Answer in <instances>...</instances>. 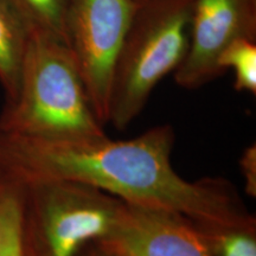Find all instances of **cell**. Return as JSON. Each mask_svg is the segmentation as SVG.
<instances>
[{
    "mask_svg": "<svg viewBox=\"0 0 256 256\" xmlns=\"http://www.w3.org/2000/svg\"><path fill=\"white\" fill-rule=\"evenodd\" d=\"M174 130L152 127L130 140L25 136L0 128V176L19 184L70 180L136 206L183 214L208 226L256 228L238 188L223 178L190 182L171 164Z\"/></svg>",
    "mask_w": 256,
    "mask_h": 256,
    "instance_id": "cell-1",
    "label": "cell"
},
{
    "mask_svg": "<svg viewBox=\"0 0 256 256\" xmlns=\"http://www.w3.org/2000/svg\"><path fill=\"white\" fill-rule=\"evenodd\" d=\"M95 242L113 256H216L200 223L177 211L126 202L112 232Z\"/></svg>",
    "mask_w": 256,
    "mask_h": 256,
    "instance_id": "cell-6",
    "label": "cell"
},
{
    "mask_svg": "<svg viewBox=\"0 0 256 256\" xmlns=\"http://www.w3.org/2000/svg\"><path fill=\"white\" fill-rule=\"evenodd\" d=\"M22 185L25 256H76L116 224L124 202L90 185L40 180Z\"/></svg>",
    "mask_w": 256,
    "mask_h": 256,
    "instance_id": "cell-4",
    "label": "cell"
},
{
    "mask_svg": "<svg viewBox=\"0 0 256 256\" xmlns=\"http://www.w3.org/2000/svg\"><path fill=\"white\" fill-rule=\"evenodd\" d=\"M32 28L11 0H0V82L6 102L18 94Z\"/></svg>",
    "mask_w": 256,
    "mask_h": 256,
    "instance_id": "cell-8",
    "label": "cell"
},
{
    "mask_svg": "<svg viewBox=\"0 0 256 256\" xmlns=\"http://www.w3.org/2000/svg\"><path fill=\"white\" fill-rule=\"evenodd\" d=\"M134 0H72L66 18L68 46L102 124L108 107L114 66L132 23Z\"/></svg>",
    "mask_w": 256,
    "mask_h": 256,
    "instance_id": "cell-5",
    "label": "cell"
},
{
    "mask_svg": "<svg viewBox=\"0 0 256 256\" xmlns=\"http://www.w3.org/2000/svg\"><path fill=\"white\" fill-rule=\"evenodd\" d=\"M32 32L56 38L68 46L66 18L72 0H11Z\"/></svg>",
    "mask_w": 256,
    "mask_h": 256,
    "instance_id": "cell-10",
    "label": "cell"
},
{
    "mask_svg": "<svg viewBox=\"0 0 256 256\" xmlns=\"http://www.w3.org/2000/svg\"><path fill=\"white\" fill-rule=\"evenodd\" d=\"M0 256H25L22 238V185L2 176Z\"/></svg>",
    "mask_w": 256,
    "mask_h": 256,
    "instance_id": "cell-9",
    "label": "cell"
},
{
    "mask_svg": "<svg viewBox=\"0 0 256 256\" xmlns=\"http://www.w3.org/2000/svg\"><path fill=\"white\" fill-rule=\"evenodd\" d=\"M240 166L246 180V191L249 196H256V146L252 145L243 152Z\"/></svg>",
    "mask_w": 256,
    "mask_h": 256,
    "instance_id": "cell-13",
    "label": "cell"
},
{
    "mask_svg": "<svg viewBox=\"0 0 256 256\" xmlns=\"http://www.w3.org/2000/svg\"><path fill=\"white\" fill-rule=\"evenodd\" d=\"M220 72H235V89L256 94V40H238L223 51L218 60Z\"/></svg>",
    "mask_w": 256,
    "mask_h": 256,
    "instance_id": "cell-11",
    "label": "cell"
},
{
    "mask_svg": "<svg viewBox=\"0 0 256 256\" xmlns=\"http://www.w3.org/2000/svg\"><path fill=\"white\" fill-rule=\"evenodd\" d=\"M0 128L25 136L90 138L104 136L70 48L32 32L18 94L6 102Z\"/></svg>",
    "mask_w": 256,
    "mask_h": 256,
    "instance_id": "cell-2",
    "label": "cell"
},
{
    "mask_svg": "<svg viewBox=\"0 0 256 256\" xmlns=\"http://www.w3.org/2000/svg\"><path fill=\"white\" fill-rule=\"evenodd\" d=\"M134 2H142V0H134Z\"/></svg>",
    "mask_w": 256,
    "mask_h": 256,
    "instance_id": "cell-15",
    "label": "cell"
},
{
    "mask_svg": "<svg viewBox=\"0 0 256 256\" xmlns=\"http://www.w3.org/2000/svg\"><path fill=\"white\" fill-rule=\"evenodd\" d=\"M194 0L138 2L114 66L108 122L122 130L142 113L156 86L183 62Z\"/></svg>",
    "mask_w": 256,
    "mask_h": 256,
    "instance_id": "cell-3",
    "label": "cell"
},
{
    "mask_svg": "<svg viewBox=\"0 0 256 256\" xmlns=\"http://www.w3.org/2000/svg\"><path fill=\"white\" fill-rule=\"evenodd\" d=\"M203 226L216 256H256V228Z\"/></svg>",
    "mask_w": 256,
    "mask_h": 256,
    "instance_id": "cell-12",
    "label": "cell"
},
{
    "mask_svg": "<svg viewBox=\"0 0 256 256\" xmlns=\"http://www.w3.org/2000/svg\"><path fill=\"white\" fill-rule=\"evenodd\" d=\"M238 40H256V0H194L190 40L174 81L197 89L222 75L218 60Z\"/></svg>",
    "mask_w": 256,
    "mask_h": 256,
    "instance_id": "cell-7",
    "label": "cell"
},
{
    "mask_svg": "<svg viewBox=\"0 0 256 256\" xmlns=\"http://www.w3.org/2000/svg\"><path fill=\"white\" fill-rule=\"evenodd\" d=\"M76 256H113L110 252L104 250L95 241L86 244Z\"/></svg>",
    "mask_w": 256,
    "mask_h": 256,
    "instance_id": "cell-14",
    "label": "cell"
}]
</instances>
